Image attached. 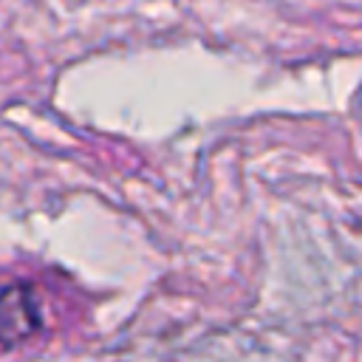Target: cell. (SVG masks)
I'll return each instance as SVG.
<instances>
[{
  "label": "cell",
  "instance_id": "1",
  "mask_svg": "<svg viewBox=\"0 0 362 362\" xmlns=\"http://www.w3.org/2000/svg\"><path fill=\"white\" fill-rule=\"evenodd\" d=\"M42 328V308L28 283L0 288V351L14 348Z\"/></svg>",
  "mask_w": 362,
  "mask_h": 362
}]
</instances>
